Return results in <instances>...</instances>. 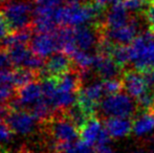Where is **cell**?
<instances>
[{
  "mask_svg": "<svg viewBox=\"0 0 154 153\" xmlns=\"http://www.w3.org/2000/svg\"><path fill=\"white\" fill-rule=\"evenodd\" d=\"M105 8L95 3H68L60 6L56 13L57 22L61 26L78 27L93 23L95 25H103L101 18Z\"/></svg>",
  "mask_w": 154,
  "mask_h": 153,
  "instance_id": "obj_1",
  "label": "cell"
},
{
  "mask_svg": "<svg viewBox=\"0 0 154 153\" xmlns=\"http://www.w3.org/2000/svg\"><path fill=\"white\" fill-rule=\"evenodd\" d=\"M47 134L54 145V152L63 153L80 136V129L66 115L65 111L44 122Z\"/></svg>",
  "mask_w": 154,
  "mask_h": 153,
  "instance_id": "obj_2",
  "label": "cell"
},
{
  "mask_svg": "<svg viewBox=\"0 0 154 153\" xmlns=\"http://www.w3.org/2000/svg\"><path fill=\"white\" fill-rule=\"evenodd\" d=\"M0 12L12 33L32 27L35 5L32 3V0L5 1Z\"/></svg>",
  "mask_w": 154,
  "mask_h": 153,
  "instance_id": "obj_3",
  "label": "cell"
},
{
  "mask_svg": "<svg viewBox=\"0 0 154 153\" xmlns=\"http://www.w3.org/2000/svg\"><path fill=\"white\" fill-rule=\"evenodd\" d=\"M129 46L130 59L136 70L145 72L154 68V32H144Z\"/></svg>",
  "mask_w": 154,
  "mask_h": 153,
  "instance_id": "obj_4",
  "label": "cell"
},
{
  "mask_svg": "<svg viewBox=\"0 0 154 153\" xmlns=\"http://www.w3.org/2000/svg\"><path fill=\"white\" fill-rule=\"evenodd\" d=\"M137 104L128 93L119 92L106 96L101 101L99 110L107 118H130L136 110Z\"/></svg>",
  "mask_w": 154,
  "mask_h": 153,
  "instance_id": "obj_5",
  "label": "cell"
},
{
  "mask_svg": "<svg viewBox=\"0 0 154 153\" xmlns=\"http://www.w3.org/2000/svg\"><path fill=\"white\" fill-rule=\"evenodd\" d=\"M11 57L14 67L17 68H27L36 72H42L45 66V61L43 58L37 56L32 50L31 47L26 45H18L6 49Z\"/></svg>",
  "mask_w": 154,
  "mask_h": 153,
  "instance_id": "obj_6",
  "label": "cell"
},
{
  "mask_svg": "<svg viewBox=\"0 0 154 153\" xmlns=\"http://www.w3.org/2000/svg\"><path fill=\"white\" fill-rule=\"evenodd\" d=\"M5 122L14 133L21 136H29L35 134L38 129L39 120L29 110H11Z\"/></svg>",
  "mask_w": 154,
  "mask_h": 153,
  "instance_id": "obj_7",
  "label": "cell"
},
{
  "mask_svg": "<svg viewBox=\"0 0 154 153\" xmlns=\"http://www.w3.org/2000/svg\"><path fill=\"white\" fill-rule=\"evenodd\" d=\"M102 38V25L93 24L90 26L82 25V26L73 27V39L77 49L84 51H90L99 47L100 41Z\"/></svg>",
  "mask_w": 154,
  "mask_h": 153,
  "instance_id": "obj_8",
  "label": "cell"
},
{
  "mask_svg": "<svg viewBox=\"0 0 154 153\" xmlns=\"http://www.w3.org/2000/svg\"><path fill=\"white\" fill-rule=\"evenodd\" d=\"M140 26V24L137 18L132 17L127 24L119 29H106L102 25V35L116 45H127L136 38Z\"/></svg>",
  "mask_w": 154,
  "mask_h": 153,
  "instance_id": "obj_9",
  "label": "cell"
},
{
  "mask_svg": "<svg viewBox=\"0 0 154 153\" xmlns=\"http://www.w3.org/2000/svg\"><path fill=\"white\" fill-rule=\"evenodd\" d=\"M124 89L130 96L137 100L142 96L149 91V83L145 74L138 70H126L122 77Z\"/></svg>",
  "mask_w": 154,
  "mask_h": 153,
  "instance_id": "obj_10",
  "label": "cell"
},
{
  "mask_svg": "<svg viewBox=\"0 0 154 153\" xmlns=\"http://www.w3.org/2000/svg\"><path fill=\"white\" fill-rule=\"evenodd\" d=\"M80 136L82 141L90 146L110 141V136L106 131L105 126L95 115L88 118L84 126L80 129Z\"/></svg>",
  "mask_w": 154,
  "mask_h": 153,
  "instance_id": "obj_11",
  "label": "cell"
},
{
  "mask_svg": "<svg viewBox=\"0 0 154 153\" xmlns=\"http://www.w3.org/2000/svg\"><path fill=\"white\" fill-rule=\"evenodd\" d=\"M31 48L37 56L48 58L57 51H60L55 32L53 33H36L31 40Z\"/></svg>",
  "mask_w": 154,
  "mask_h": 153,
  "instance_id": "obj_12",
  "label": "cell"
},
{
  "mask_svg": "<svg viewBox=\"0 0 154 153\" xmlns=\"http://www.w3.org/2000/svg\"><path fill=\"white\" fill-rule=\"evenodd\" d=\"M71 68H73V62L71 58L63 51H58L48 57V59L45 61V66L41 72L44 78L56 79L70 70Z\"/></svg>",
  "mask_w": 154,
  "mask_h": 153,
  "instance_id": "obj_13",
  "label": "cell"
},
{
  "mask_svg": "<svg viewBox=\"0 0 154 153\" xmlns=\"http://www.w3.org/2000/svg\"><path fill=\"white\" fill-rule=\"evenodd\" d=\"M93 69L100 78L103 80H109L116 79V77L120 76L123 68L112 59L111 56L97 53L95 55Z\"/></svg>",
  "mask_w": 154,
  "mask_h": 153,
  "instance_id": "obj_14",
  "label": "cell"
},
{
  "mask_svg": "<svg viewBox=\"0 0 154 153\" xmlns=\"http://www.w3.org/2000/svg\"><path fill=\"white\" fill-rule=\"evenodd\" d=\"M132 17L129 16V12L125 8L124 3L113 4L110 6L105 17V21L103 22V26L106 29H119L126 25Z\"/></svg>",
  "mask_w": 154,
  "mask_h": 153,
  "instance_id": "obj_15",
  "label": "cell"
},
{
  "mask_svg": "<svg viewBox=\"0 0 154 153\" xmlns=\"http://www.w3.org/2000/svg\"><path fill=\"white\" fill-rule=\"evenodd\" d=\"M105 129L111 139H124L128 136L133 128L130 118H108L105 121Z\"/></svg>",
  "mask_w": 154,
  "mask_h": 153,
  "instance_id": "obj_16",
  "label": "cell"
},
{
  "mask_svg": "<svg viewBox=\"0 0 154 153\" xmlns=\"http://www.w3.org/2000/svg\"><path fill=\"white\" fill-rule=\"evenodd\" d=\"M134 135L137 137H145L154 131V110L144 111L133 122L132 128Z\"/></svg>",
  "mask_w": 154,
  "mask_h": 153,
  "instance_id": "obj_17",
  "label": "cell"
},
{
  "mask_svg": "<svg viewBox=\"0 0 154 153\" xmlns=\"http://www.w3.org/2000/svg\"><path fill=\"white\" fill-rule=\"evenodd\" d=\"M12 72H0V105L8 104L15 98Z\"/></svg>",
  "mask_w": 154,
  "mask_h": 153,
  "instance_id": "obj_18",
  "label": "cell"
},
{
  "mask_svg": "<svg viewBox=\"0 0 154 153\" xmlns=\"http://www.w3.org/2000/svg\"><path fill=\"white\" fill-rule=\"evenodd\" d=\"M32 29H22V31L12 33L6 38H4V40L0 43V47L4 49H8L11 47L18 46V45H26L32 40Z\"/></svg>",
  "mask_w": 154,
  "mask_h": 153,
  "instance_id": "obj_19",
  "label": "cell"
},
{
  "mask_svg": "<svg viewBox=\"0 0 154 153\" xmlns=\"http://www.w3.org/2000/svg\"><path fill=\"white\" fill-rule=\"evenodd\" d=\"M73 64L81 72H88L93 69L94 65L95 55L90 54V51H84L77 49L72 55L70 56Z\"/></svg>",
  "mask_w": 154,
  "mask_h": 153,
  "instance_id": "obj_20",
  "label": "cell"
},
{
  "mask_svg": "<svg viewBox=\"0 0 154 153\" xmlns=\"http://www.w3.org/2000/svg\"><path fill=\"white\" fill-rule=\"evenodd\" d=\"M63 0H35V16H55Z\"/></svg>",
  "mask_w": 154,
  "mask_h": 153,
  "instance_id": "obj_21",
  "label": "cell"
},
{
  "mask_svg": "<svg viewBox=\"0 0 154 153\" xmlns=\"http://www.w3.org/2000/svg\"><path fill=\"white\" fill-rule=\"evenodd\" d=\"M39 75H40L39 72L27 69V68H17L16 70L12 72L13 83H14L15 88L19 89L32 82H35V80L39 77Z\"/></svg>",
  "mask_w": 154,
  "mask_h": 153,
  "instance_id": "obj_22",
  "label": "cell"
},
{
  "mask_svg": "<svg viewBox=\"0 0 154 153\" xmlns=\"http://www.w3.org/2000/svg\"><path fill=\"white\" fill-rule=\"evenodd\" d=\"M110 56L122 68H124V66L127 65L129 62H131L129 46L127 45H114Z\"/></svg>",
  "mask_w": 154,
  "mask_h": 153,
  "instance_id": "obj_23",
  "label": "cell"
},
{
  "mask_svg": "<svg viewBox=\"0 0 154 153\" xmlns=\"http://www.w3.org/2000/svg\"><path fill=\"white\" fill-rule=\"evenodd\" d=\"M123 3L128 12L140 13L143 11H147L151 2L150 0H124Z\"/></svg>",
  "mask_w": 154,
  "mask_h": 153,
  "instance_id": "obj_24",
  "label": "cell"
},
{
  "mask_svg": "<svg viewBox=\"0 0 154 153\" xmlns=\"http://www.w3.org/2000/svg\"><path fill=\"white\" fill-rule=\"evenodd\" d=\"M103 85H104L105 93L107 94V96L119 93L124 88L123 82L121 81L120 79H118V78H116V79L103 80Z\"/></svg>",
  "mask_w": 154,
  "mask_h": 153,
  "instance_id": "obj_25",
  "label": "cell"
},
{
  "mask_svg": "<svg viewBox=\"0 0 154 153\" xmlns=\"http://www.w3.org/2000/svg\"><path fill=\"white\" fill-rule=\"evenodd\" d=\"M63 153H95L94 149L83 141H77L71 144Z\"/></svg>",
  "mask_w": 154,
  "mask_h": 153,
  "instance_id": "obj_26",
  "label": "cell"
},
{
  "mask_svg": "<svg viewBox=\"0 0 154 153\" xmlns=\"http://www.w3.org/2000/svg\"><path fill=\"white\" fill-rule=\"evenodd\" d=\"M13 131L4 120H0V146L12 142Z\"/></svg>",
  "mask_w": 154,
  "mask_h": 153,
  "instance_id": "obj_27",
  "label": "cell"
},
{
  "mask_svg": "<svg viewBox=\"0 0 154 153\" xmlns=\"http://www.w3.org/2000/svg\"><path fill=\"white\" fill-rule=\"evenodd\" d=\"M13 67L14 64L11 60L8 51L0 47V72H12Z\"/></svg>",
  "mask_w": 154,
  "mask_h": 153,
  "instance_id": "obj_28",
  "label": "cell"
},
{
  "mask_svg": "<svg viewBox=\"0 0 154 153\" xmlns=\"http://www.w3.org/2000/svg\"><path fill=\"white\" fill-rule=\"evenodd\" d=\"M10 29H8V25L6 23L5 19H4L3 15L0 12V43L4 40V38H6L10 33Z\"/></svg>",
  "mask_w": 154,
  "mask_h": 153,
  "instance_id": "obj_29",
  "label": "cell"
},
{
  "mask_svg": "<svg viewBox=\"0 0 154 153\" xmlns=\"http://www.w3.org/2000/svg\"><path fill=\"white\" fill-rule=\"evenodd\" d=\"M94 151L95 153H116L113 147H112L111 144H110V141L95 145Z\"/></svg>",
  "mask_w": 154,
  "mask_h": 153,
  "instance_id": "obj_30",
  "label": "cell"
},
{
  "mask_svg": "<svg viewBox=\"0 0 154 153\" xmlns=\"http://www.w3.org/2000/svg\"><path fill=\"white\" fill-rule=\"evenodd\" d=\"M146 17L150 24V29L154 32V1L149 5V8L146 11Z\"/></svg>",
  "mask_w": 154,
  "mask_h": 153,
  "instance_id": "obj_31",
  "label": "cell"
},
{
  "mask_svg": "<svg viewBox=\"0 0 154 153\" xmlns=\"http://www.w3.org/2000/svg\"><path fill=\"white\" fill-rule=\"evenodd\" d=\"M147 153H154V139H151L149 142V145H148V148L146 149Z\"/></svg>",
  "mask_w": 154,
  "mask_h": 153,
  "instance_id": "obj_32",
  "label": "cell"
},
{
  "mask_svg": "<svg viewBox=\"0 0 154 153\" xmlns=\"http://www.w3.org/2000/svg\"><path fill=\"white\" fill-rule=\"evenodd\" d=\"M94 2L100 4V5L104 6V8H105L107 4H110V0H94Z\"/></svg>",
  "mask_w": 154,
  "mask_h": 153,
  "instance_id": "obj_33",
  "label": "cell"
},
{
  "mask_svg": "<svg viewBox=\"0 0 154 153\" xmlns=\"http://www.w3.org/2000/svg\"><path fill=\"white\" fill-rule=\"evenodd\" d=\"M128 153H147L146 149H142V148H138V149H134V150H131L130 152Z\"/></svg>",
  "mask_w": 154,
  "mask_h": 153,
  "instance_id": "obj_34",
  "label": "cell"
},
{
  "mask_svg": "<svg viewBox=\"0 0 154 153\" xmlns=\"http://www.w3.org/2000/svg\"><path fill=\"white\" fill-rule=\"evenodd\" d=\"M67 3H82L85 0H65Z\"/></svg>",
  "mask_w": 154,
  "mask_h": 153,
  "instance_id": "obj_35",
  "label": "cell"
},
{
  "mask_svg": "<svg viewBox=\"0 0 154 153\" xmlns=\"http://www.w3.org/2000/svg\"><path fill=\"white\" fill-rule=\"evenodd\" d=\"M0 153H12L10 151V150H8L5 147H2V146H0Z\"/></svg>",
  "mask_w": 154,
  "mask_h": 153,
  "instance_id": "obj_36",
  "label": "cell"
},
{
  "mask_svg": "<svg viewBox=\"0 0 154 153\" xmlns=\"http://www.w3.org/2000/svg\"><path fill=\"white\" fill-rule=\"evenodd\" d=\"M20 153H39V152H36V151H32V150H29V149H21Z\"/></svg>",
  "mask_w": 154,
  "mask_h": 153,
  "instance_id": "obj_37",
  "label": "cell"
},
{
  "mask_svg": "<svg viewBox=\"0 0 154 153\" xmlns=\"http://www.w3.org/2000/svg\"><path fill=\"white\" fill-rule=\"evenodd\" d=\"M151 93H152V96H153V101H154V86L152 88V91H151Z\"/></svg>",
  "mask_w": 154,
  "mask_h": 153,
  "instance_id": "obj_38",
  "label": "cell"
},
{
  "mask_svg": "<svg viewBox=\"0 0 154 153\" xmlns=\"http://www.w3.org/2000/svg\"><path fill=\"white\" fill-rule=\"evenodd\" d=\"M5 1H10V0H4V2H5Z\"/></svg>",
  "mask_w": 154,
  "mask_h": 153,
  "instance_id": "obj_39",
  "label": "cell"
},
{
  "mask_svg": "<svg viewBox=\"0 0 154 153\" xmlns=\"http://www.w3.org/2000/svg\"><path fill=\"white\" fill-rule=\"evenodd\" d=\"M150 2H151V3H152V0H150ZM151 3H150V4H151Z\"/></svg>",
  "mask_w": 154,
  "mask_h": 153,
  "instance_id": "obj_40",
  "label": "cell"
},
{
  "mask_svg": "<svg viewBox=\"0 0 154 153\" xmlns=\"http://www.w3.org/2000/svg\"><path fill=\"white\" fill-rule=\"evenodd\" d=\"M153 1H154V0H152V2H153Z\"/></svg>",
  "mask_w": 154,
  "mask_h": 153,
  "instance_id": "obj_41",
  "label": "cell"
}]
</instances>
